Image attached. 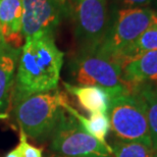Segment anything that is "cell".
Masks as SVG:
<instances>
[{
	"instance_id": "3957f363",
	"label": "cell",
	"mask_w": 157,
	"mask_h": 157,
	"mask_svg": "<svg viewBox=\"0 0 157 157\" xmlns=\"http://www.w3.org/2000/svg\"><path fill=\"white\" fill-rule=\"evenodd\" d=\"M67 97L58 90L34 94L13 103L21 130L33 139L49 137L64 110Z\"/></svg>"
},
{
	"instance_id": "52a82bcc",
	"label": "cell",
	"mask_w": 157,
	"mask_h": 157,
	"mask_svg": "<svg viewBox=\"0 0 157 157\" xmlns=\"http://www.w3.org/2000/svg\"><path fill=\"white\" fill-rule=\"evenodd\" d=\"M70 12L81 50L96 51L109 26L106 0H70Z\"/></svg>"
},
{
	"instance_id": "44dd1931",
	"label": "cell",
	"mask_w": 157,
	"mask_h": 157,
	"mask_svg": "<svg viewBox=\"0 0 157 157\" xmlns=\"http://www.w3.org/2000/svg\"><path fill=\"white\" fill-rule=\"evenodd\" d=\"M8 44L5 42V40L4 38H3V35H2V32H1V30H0V51L1 50H3L5 48L6 46H7Z\"/></svg>"
},
{
	"instance_id": "277c9868",
	"label": "cell",
	"mask_w": 157,
	"mask_h": 157,
	"mask_svg": "<svg viewBox=\"0 0 157 157\" xmlns=\"http://www.w3.org/2000/svg\"><path fill=\"white\" fill-rule=\"evenodd\" d=\"M157 23V12L148 7H124L119 9L98 51L121 64L125 51L147 29Z\"/></svg>"
},
{
	"instance_id": "2e32d148",
	"label": "cell",
	"mask_w": 157,
	"mask_h": 157,
	"mask_svg": "<svg viewBox=\"0 0 157 157\" xmlns=\"http://www.w3.org/2000/svg\"><path fill=\"white\" fill-rule=\"evenodd\" d=\"M110 147L112 157H154V150L139 142L121 140Z\"/></svg>"
},
{
	"instance_id": "4fadbf2b",
	"label": "cell",
	"mask_w": 157,
	"mask_h": 157,
	"mask_svg": "<svg viewBox=\"0 0 157 157\" xmlns=\"http://www.w3.org/2000/svg\"><path fill=\"white\" fill-rule=\"evenodd\" d=\"M63 108L65 111L71 114L73 117L80 122V124L84 128V130L89 133L91 136L98 140L99 142L106 143V136H107L109 130H110V122H109L108 114L103 113H95L90 114V117L87 118L80 114L78 112L74 109L71 106L68 104L67 101L64 102Z\"/></svg>"
},
{
	"instance_id": "603a6c76",
	"label": "cell",
	"mask_w": 157,
	"mask_h": 157,
	"mask_svg": "<svg viewBox=\"0 0 157 157\" xmlns=\"http://www.w3.org/2000/svg\"><path fill=\"white\" fill-rule=\"evenodd\" d=\"M156 150H157V146H156V148L154 149V151H156Z\"/></svg>"
},
{
	"instance_id": "5b68a950",
	"label": "cell",
	"mask_w": 157,
	"mask_h": 157,
	"mask_svg": "<svg viewBox=\"0 0 157 157\" xmlns=\"http://www.w3.org/2000/svg\"><path fill=\"white\" fill-rule=\"evenodd\" d=\"M108 117L111 131L119 140L139 142L153 149L146 106L137 91L112 98Z\"/></svg>"
},
{
	"instance_id": "6da1fadb",
	"label": "cell",
	"mask_w": 157,
	"mask_h": 157,
	"mask_svg": "<svg viewBox=\"0 0 157 157\" xmlns=\"http://www.w3.org/2000/svg\"><path fill=\"white\" fill-rule=\"evenodd\" d=\"M63 57L64 53L55 44L52 34L25 40L15 73L13 103L34 94L55 90Z\"/></svg>"
},
{
	"instance_id": "ba28073f",
	"label": "cell",
	"mask_w": 157,
	"mask_h": 157,
	"mask_svg": "<svg viewBox=\"0 0 157 157\" xmlns=\"http://www.w3.org/2000/svg\"><path fill=\"white\" fill-rule=\"evenodd\" d=\"M63 14L57 0H23L21 32L25 40L44 34L53 35Z\"/></svg>"
},
{
	"instance_id": "7a4b0ae2",
	"label": "cell",
	"mask_w": 157,
	"mask_h": 157,
	"mask_svg": "<svg viewBox=\"0 0 157 157\" xmlns=\"http://www.w3.org/2000/svg\"><path fill=\"white\" fill-rule=\"evenodd\" d=\"M70 75L76 86L102 88L111 99L133 91L124 80L121 65L98 51L80 50L70 62Z\"/></svg>"
},
{
	"instance_id": "8992f818",
	"label": "cell",
	"mask_w": 157,
	"mask_h": 157,
	"mask_svg": "<svg viewBox=\"0 0 157 157\" xmlns=\"http://www.w3.org/2000/svg\"><path fill=\"white\" fill-rule=\"evenodd\" d=\"M50 137V148L58 156L112 157L111 147L87 133L73 115L65 112V109Z\"/></svg>"
},
{
	"instance_id": "e0dca14e",
	"label": "cell",
	"mask_w": 157,
	"mask_h": 157,
	"mask_svg": "<svg viewBox=\"0 0 157 157\" xmlns=\"http://www.w3.org/2000/svg\"><path fill=\"white\" fill-rule=\"evenodd\" d=\"M18 146L21 147L23 157H43L42 150L28 143L27 135L21 130L20 134V144H18Z\"/></svg>"
},
{
	"instance_id": "30bf717a",
	"label": "cell",
	"mask_w": 157,
	"mask_h": 157,
	"mask_svg": "<svg viewBox=\"0 0 157 157\" xmlns=\"http://www.w3.org/2000/svg\"><path fill=\"white\" fill-rule=\"evenodd\" d=\"M122 77L132 90L141 84L157 82V51L146 52L122 64Z\"/></svg>"
},
{
	"instance_id": "ffe728a7",
	"label": "cell",
	"mask_w": 157,
	"mask_h": 157,
	"mask_svg": "<svg viewBox=\"0 0 157 157\" xmlns=\"http://www.w3.org/2000/svg\"><path fill=\"white\" fill-rule=\"evenodd\" d=\"M57 1L61 5V7L63 8L64 13H70V0H57Z\"/></svg>"
},
{
	"instance_id": "cb8c5ba5",
	"label": "cell",
	"mask_w": 157,
	"mask_h": 157,
	"mask_svg": "<svg viewBox=\"0 0 157 157\" xmlns=\"http://www.w3.org/2000/svg\"><path fill=\"white\" fill-rule=\"evenodd\" d=\"M57 157H61V156H57Z\"/></svg>"
},
{
	"instance_id": "9a60e30c",
	"label": "cell",
	"mask_w": 157,
	"mask_h": 157,
	"mask_svg": "<svg viewBox=\"0 0 157 157\" xmlns=\"http://www.w3.org/2000/svg\"><path fill=\"white\" fill-rule=\"evenodd\" d=\"M157 51V23L147 29L122 56L121 65L130 59L146 52Z\"/></svg>"
},
{
	"instance_id": "ac0fdd59",
	"label": "cell",
	"mask_w": 157,
	"mask_h": 157,
	"mask_svg": "<svg viewBox=\"0 0 157 157\" xmlns=\"http://www.w3.org/2000/svg\"><path fill=\"white\" fill-rule=\"evenodd\" d=\"M125 7H147L153 0H119Z\"/></svg>"
},
{
	"instance_id": "d6986e66",
	"label": "cell",
	"mask_w": 157,
	"mask_h": 157,
	"mask_svg": "<svg viewBox=\"0 0 157 157\" xmlns=\"http://www.w3.org/2000/svg\"><path fill=\"white\" fill-rule=\"evenodd\" d=\"M5 157H23V155H21V147L17 145L13 150H11L10 152L7 153Z\"/></svg>"
},
{
	"instance_id": "8fae6325",
	"label": "cell",
	"mask_w": 157,
	"mask_h": 157,
	"mask_svg": "<svg viewBox=\"0 0 157 157\" xmlns=\"http://www.w3.org/2000/svg\"><path fill=\"white\" fill-rule=\"evenodd\" d=\"M21 49L7 45L0 51V117L7 114Z\"/></svg>"
},
{
	"instance_id": "7402d4cb",
	"label": "cell",
	"mask_w": 157,
	"mask_h": 157,
	"mask_svg": "<svg viewBox=\"0 0 157 157\" xmlns=\"http://www.w3.org/2000/svg\"><path fill=\"white\" fill-rule=\"evenodd\" d=\"M154 157H157V150H156V151H154Z\"/></svg>"
},
{
	"instance_id": "7c38bea8",
	"label": "cell",
	"mask_w": 157,
	"mask_h": 157,
	"mask_svg": "<svg viewBox=\"0 0 157 157\" xmlns=\"http://www.w3.org/2000/svg\"><path fill=\"white\" fill-rule=\"evenodd\" d=\"M68 92L76 97L80 105L90 114H108L111 98L109 94L102 88L95 86H76L64 83Z\"/></svg>"
},
{
	"instance_id": "9c48e42d",
	"label": "cell",
	"mask_w": 157,
	"mask_h": 157,
	"mask_svg": "<svg viewBox=\"0 0 157 157\" xmlns=\"http://www.w3.org/2000/svg\"><path fill=\"white\" fill-rule=\"evenodd\" d=\"M21 20L23 0H0V30L5 42L14 48L24 45Z\"/></svg>"
},
{
	"instance_id": "5bb4252c",
	"label": "cell",
	"mask_w": 157,
	"mask_h": 157,
	"mask_svg": "<svg viewBox=\"0 0 157 157\" xmlns=\"http://www.w3.org/2000/svg\"><path fill=\"white\" fill-rule=\"evenodd\" d=\"M133 90L140 94L145 103L152 146L154 150L157 146V88L147 83L136 86Z\"/></svg>"
}]
</instances>
